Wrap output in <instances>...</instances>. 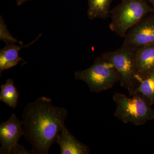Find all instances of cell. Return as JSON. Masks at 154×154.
I'll list each match as a JSON object with an SVG mask.
<instances>
[{"label": "cell", "instance_id": "cell-1", "mask_svg": "<svg viewBox=\"0 0 154 154\" xmlns=\"http://www.w3.org/2000/svg\"><path fill=\"white\" fill-rule=\"evenodd\" d=\"M68 111L53 105L45 96L37 98L25 106L22 114L25 140L32 146V154H47L66 126Z\"/></svg>", "mask_w": 154, "mask_h": 154}, {"label": "cell", "instance_id": "cell-14", "mask_svg": "<svg viewBox=\"0 0 154 154\" xmlns=\"http://www.w3.org/2000/svg\"><path fill=\"white\" fill-rule=\"evenodd\" d=\"M0 39L1 40L5 42L7 44H15L17 42L22 45L23 44L22 42H19L11 35L7 29V26L2 16L0 19Z\"/></svg>", "mask_w": 154, "mask_h": 154}, {"label": "cell", "instance_id": "cell-15", "mask_svg": "<svg viewBox=\"0 0 154 154\" xmlns=\"http://www.w3.org/2000/svg\"><path fill=\"white\" fill-rule=\"evenodd\" d=\"M29 1H30V0H16L17 5L19 6L22 5L26 2Z\"/></svg>", "mask_w": 154, "mask_h": 154}, {"label": "cell", "instance_id": "cell-9", "mask_svg": "<svg viewBox=\"0 0 154 154\" xmlns=\"http://www.w3.org/2000/svg\"><path fill=\"white\" fill-rule=\"evenodd\" d=\"M136 60L140 83L154 72V44L137 48Z\"/></svg>", "mask_w": 154, "mask_h": 154}, {"label": "cell", "instance_id": "cell-17", "mask_svg": "<svg viewBox=\"0 0 154 154\" xmlns=\"http://www.w3.org/2000/svg\"><path fill=\"white\" fill-rule=\"evenodd\" d=\"M149 2H150L151 1V0H149Z\"/></svg>", "mask_w": 154, "mask_h": 154}, {"label": "cell", "instance_id": "cell-7", "mask_svg": "<svg viewBox=\"0 0 154 154\" xmlns=\"http://www.w3.org/2000/svg\"><path fill=\"white\" fill-rule=\"evenodd\" d=\"M124 38L123 44L136 48L154 44V11L131 28Z\"/></svg>", "mask_w": 154, "mask_h": 154}, {"label": "cell", "instance_id": "cell-8", "mask_svg": "<svg viewBox=\"0 0 154 154\" xmlns=\"http://www.w3.org/2000/svg\"><path fill=\"white\" fill-rule=\"evenodd\" d=\"M56 143L60 146L61 154H88L90 152L89 147L77 140L66 126L58 136Z\"/></svg>", "mask_w": 154, "mask_h": 154}, {"label": "cell", "instance_id": "cell-13", "mask_svg": "<svg viewBox=\"0 0 154 154\" xmlns=\"http://www.w3.org/2000/svg\"><path fill=\"white\" fill-rule=\"evenodd\" d=\"M137 94L141 95L150 105L154 103V72L141 81L139 85L135 89L131 96Z\"/></svg>", "mask_w": 154, "mask_h": 154}, {"label": "cell", "instance_id": "cell-6", "mask_svg": "<svg viewBox=\"0 0 154 154\" xmlns=\"http://www.w3.org/2000/svg\"><path fill=\"white\" fill-rule=\"evenodd\" d=\"M24 135L22 121L15 113H12L8 120L0 124V154H32L18 143L20 138Z\"/></svg>", "mask_w": 154, "mask_h": 154}, {"label": "cell", "instance_id": "cell-12", "mask_svg": "<svg viewBox=\"0 0 154 154\" xmlns=\"http://www.w3.org/2000/svg\"><path fill=\"white\" fill-rule=\"evenodd\" d=\"M0 100L12 108H16L19 94L14 81L9 79L1 86Z\"/></svg>", "mask_w": 154, "mask_h": 154}, {"label": "cell", "instance_id": "cell-4", "mask_svg": "<svg viewBox=\"0 0 154 154\" xmlns=\"http://www.w3.org/2000/svg\"><path fill=\"white\" fill-rule=\"evenodd\" d=\"M75 79L84 81L92 93L111 89L121 78L110 62L102 56L96 58L89 68L75 72Z\"/></svg>", "mask_w": 154, "mask_h": 154}, {"label": "cell", "instance_id": "cell-11", "mask_svg": "<svg viewBox=\"0 0 154 154\" xmlns=\"http://www.w3.org/2000/svg\"><path fill=\"white\" fill-rule=\"evenodd\" d=\"M88 16L91 20L107 19L110 16V5L113 0H88Z\"/></svg>", "mask_w": 154, "mask_h": 154}, {"label": "cell", "instance_id": "cell-5", "mask_svg": "<svg viewBox=\"0 0 154 154\" xmlns=\"http://www.w3.org/2000/svg\"><path fill=\"white\" fill-rule=\"evenodd\" d=\"M136 48L122 44L114 51L103 53L101 56L110 62L121 76L120 85L127 89L129 96L140 83L136 52Z\"/></svg>", "mask_w": 154, "mask_h": 154}, {"label": "cell", "instance_id": "cell-2", "mask_svg": "<svg viewBox=\"0 0 154 154\" xmlns=\"http://www.w3.org/2000/svg\"><path fill=\"white\" fill-rule=\"evenodd\" d=\"M154 9L149 0H122L111 10L109 28L124 38L127 31Z\"/></svg>", "mask_w": 154, "mask_h": 154}, {"label": "cell", "instance_id": "cell-3", "mask_svg": "<svg viewBox=\"0 0 154 154\" xmlns=\"http://www.w3.org/2000/svg\"><path fill=\"white\" fill-rule=\"evenodd\" d=\"M113 99L116 105L114 116L125 124L131 123L139 126L154 119V110L140 94L128 97L116 93Z\"/></svg>", "mask_w": 154, "mask_h": 154}, {"label": "cell", "instance_id": "cell-10", "mask_svg": "<svg viewBox=\"0 0 154 154\" xmlns=\"http://www.w3.org/2000/svg\"><path fill=\"white\" fill-rule=\"evenodd\" d=\"M26 46H19L15 44H7L0 51V73L16 66L20 62H24L19 55V51Z\"/></svg>", "mask_w": 154, "mask_h": 154}, {"label": "cell", "instance_id": "cell-16", "mask_svg": "<svg viewBox=\"0 0 154 154\" xmlns=\"http://www.w3.org/2000/svg\"><path fill=\"white\" fill-rule=\"evenodd\" d=\"M150 3L152 7L154 9V0H151V1L150 2Z\"/></svg>", "mask_w": 154, "mask_h": 154}]
</instances>
